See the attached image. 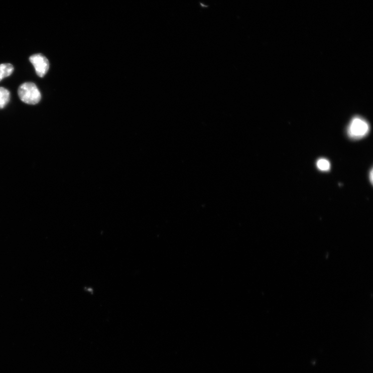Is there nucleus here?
Masks as SVG:
<instances>
[{"mask_svg":"<svg viewBox=\"0 0 373 373\" xmlns=\"http://www.w3.org/2000/svg\"><path fill=\"white\" fill-rule=\"evenodd\" d=\"M18 93L21 100L28 104L35 105L41 99V94L36 85L33 83H25L19 88Z\"/></svg>","mask_w":373,"mask_h":373,"instance_id":"f257e3e1","label":"nucleus"},{"mask_svg":"<svg viewBox=\"0 0 373 373\" xmlns=\"http://www.w3.org/2000/svg\"><path fill=\"white\" fill-rule=\"evenodd\" d=\"M369 125L362 118L354 117L351 121L347 133L350 138L353 139H359L364 137L369 132Z\"/></svg>","mask_w":373,"mask_h":373,"instance_id":"f03ea898","label":"nucleus"},{"mask_svg":"<svg viewBox=\"0 0 373 373\" xmlns=\"http://www.w3.org/2000/svg\"><path fill=\"white\" fill-rule=\"evenodd\" d=\"M31 63L34 65L37 75L43 77L50 68V63L48 59L41 54L32 55L29 58Z\"/></svg>","mask_w":373,"mask_h":373,"instance_id":"7ed1b4c3","label":"nucleus"},{"mask_svg":"<svg viewBox=\"0 0 373 373\" xmlns=\"http://www.w3.org/2000/svg\"><path fill=\"white\" fill-rule=\"evenodd\" d=\"M14 71V67L11 64H0V81L4 78L10 76Z\"/></svg>","mask_w":373,"mask_h":373,"instance_id":"20e7f679","label":"nucleus"},{"mask_svg":"<svg viewBox=\"0 0 373 373\" xmlns=\"http://www.w3.org/2000/svg\"><path fill=\"white\" fill-rule=\"evenodd\" d=\"M10 100V92L4 87H0V108H4Z\"/></svg>","mask_w":373,"mask_h":373,"instance_id":"39448f33","label":"nucleus"},{"mask_svg":"<svg viewBox=\"0 0 373 373\" xmlns=\"http://www.w3.org/2000/svg\"><path fill=\"white\" fill-rule=\"evenodd\" d=\"M317 167L322 171H328L330 169L329 161L326 159H320L317 162Z\"/></svg>","mask_w":373,"mask_h":373,"instance_id":"423d86ee","label":"nucleus"},{"mask_svg":"<svg viewBox=\"0 0 373 373\" xmlns=\"http://www.w3.org/2000/svg\"><path fill=\"white\" fill-rule=\"evenodd\" d=\"M370 174V182L372 183V171H371Z\"/></svg>","mask_w":373,"mask_h":373,"instance_id":"0eeeda50","label":"nucleus"}]
</instances>
